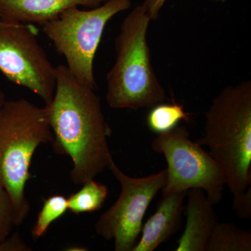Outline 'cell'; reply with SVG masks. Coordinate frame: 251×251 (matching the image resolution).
<instances>
[{"mask_svg":"<svg viewBox=\"0 0 251 251\" xmlns=\"http://www.w3.org/2000/svg\"><path fill=\"white\" fill-rule=\"evenodd\" d=\"M46 105L54 150L72 160L73 182L82 185L95 179L113 159L108 145L112 130L95 89L77 81L61 64L57 67L53 98Z\"/></svg>","mask_w":251,"mask_h":251,"instance_id":"cell-1","label":"cell"},{"mask_svg":"<svg viewBox=\"0 0 251 251\" xmlns=\"http://www.w3.org/2000/svg\"><path fill=\"white\" fill-rule=\"evenodd\" d=\"M204 135L198 141L224 173L234 197L251 184V82L229 85L214 98L205 114Z\"/></svg>","mask_w":251,"mask_h":251,"instance_id":"cell-2","label":"cell"},{"mask_svg":"<svg viewBox=\"0 0 251 251\" xmlns=\"http://www.w3.org/2000/svg\"><path fill=\"white\" fill-rule=\"evenodd\" d=\"M53 140L48 107H39L27 99L6 100L0 111V185L9 196L16 227L29 214L25 197L30 179L31 159L41 144Z\"/></svg>","mask_w":251,"mask_h":251,"instance_id":"cell-3","label":"cell"},{"mask_svg":"<svg viewBox=\"0 0 251 251\" xmlns=\"http://www.w3.org/2000/svg\"><path fill=\"white\" fill-rule=\"evenodd\" d=\"M151 18L143 4L124 20L115 41L116 59L107 74V103L113 109H150L168 100L151 62L147 34Z\"/></svg>","mask_w":251,"mask_h":251,"instance_id":"cell-4","label":"cell"},{"mask_svg":"<svg viewBox=\"0 0 251 251\" xmlns=\"http://www.w3.org/2000/svg\"><path fill=\"white\" fill-rule=\"evenodd\" d=\"M130 0H109L98 7L82 10L73 6L41 25L67 67L81 83L97 87L94 60L104 29L114 16L131 7Z\"/></svg>","mask_w":251,"mask_h":251,"instance_id":"cell-5","label":"cell"},{"mask_svg":"<svg viewBox=\"0 0 251 251\" xmlns=\"http://www.w3.org/2000/svg\"><path fill=\"white\" fill-rule=\"evenodd\" d=\"M155 152L166 158L167 181L161 190L166 196L175 192L202 189L214 205L223 199L226 178L217 162L198 142L190 139L186 127L158 135L151 143Z\"/></svg>","mask_w":251,"mask_h":251,"instance_id":"cell-6","label":"cell"},{"mask_svg":"<svg viewBox=\"0 0 251 251\" xmlns=\"http://www.w3.org/2000/svg\"><path fill=\"white\" fill-rule=\"evenodd\" d=\"M108 168L121 185V192L96 223V233L106 240H114L115 251H133L149 206L166 184L167 170L144 177H132L123 173L113 159Z\"/></svg>","mask_w":251,"mask_h":251,"instance_id":"cell-7","label":"cell"},{"mask_svg":"<svg viewBox=\"0 0 251 251\" xmlns=\"http://www.w3.org/2000/svg\"><path fill=\"white\" fill-rule=\"evenodd\" d=\"M37 35L35 25L6 23L0 26V72L49 105L55 91L57 67L50 61Z\"/></svg>","mask_w":251,"mask_h":251,"instance_id":"cell-8","label":"cell"},{"mask_svg":"<svg viewBox=\"0 0 251 251\" xmlns=\"http://www.w3.org/2000/svg\"><path fill=\"white\" fill-rule=\"evenodd\" d=\"M186 196V226L175 251H205L208 241L219 222L214 205L202 189L189 190Z\"/></svg>","mask_w":251,"mask_h":251,"instance_id":"cell-9","label":"cell"},{"mask_svg":"<svg viewBox=\"0 0 251 251\" xmlns=\"http://www.w3.org/2000/svg\"><path fill=\"white\" fill-rule=\"evenodd\" d=\"M187 192L163 196L156 211L142 227L138 242L133 251H153L179 230Z\"/></svg>","mask_w":251,"mask_h":251,"instance_id":"cell-10","label":"cell"},{"mask_svg":"<svg viewBox=\"0 0 251 251\" xmlns=\"http://www.w3.org/2000/svg\"><path fill=\"white\" fill-rule=\"evenodd\" d=\"M109 0H0L4 22L43 25L73 6L98 7Z\"/></svg>","mask_w":251,"mask_h":251,"instance_id":"cell-11","label":"cell"},{"mask_svg":"<svg viewBox=\"0 0 251 251\" xmlns=\"http://www.w3.org/2000/svg\"><path fill=\"white\" fill-rule=\"evenodd\" d=\"M251 232L231 223L218 222L205 251H251Z\"/></svg>","mask_w":251,"mask_h":251,"instance_id":"cell-12","label":"cell"},{"mask_svg":"<svg viewBox=\"0 0 251 251\" xmlns=\"http://www.w3.org/2000/svg\"><path fill=\"white\" fill-rule=\"evenodd\" d=\"M191 114L185 111L184 106L177 102L157 104L150 109L147 116V125L150 130L159 135L171 131L181 121L189 122Z\"/></svg>","mask_w":251,"mask_h":251,"instance_id":"cell-13","label":"cell"},{"mask_svg":"<svg viewBox=\"0 0 251 251\" xmlns=\"http://www.w3.org/2000/svg\"><path fill=\"white\" fill-rule=\"evenodd\" d=\"M82 185L80 191L67 198L68 210L75 214L99 210L108 197V187L94 179Z\"/></svg>","mask_w":251,"mask_h":251,"instance_id":"cell-14","label":"cell"},{"mask_svg":"<svg viewBox=\"0 0 251 251\" xmlns=\"http://www.w3.org/2000/svg\"><path fill=\"white\" fill-rule=\"evenodd\" d=\"M67 210V198L64 196L55 195L46 199L31 230L33 239L37 240L42 237L50 225L64 215Z\"/></svg>","mask_w":251,"mask_h":251,"instance_id":"cell-15","label":"cell"},{"mask_svg":"<svg viewBox=\"0 0 251 251\" xmlns=\"http://www.w3.org/2000/svg\"><path fill=\"white\" fill-rule=\"evenodd\" d=\"M16 227V214L9 196L0 185V243L2 242Z\"/></svg>","mask_w":251,"mask_h":251,"instance_id":"cell-16","label":"cell"},{"mask_svg":"<svg viewBox=\"0 0 251 251\" xmlns=\"http://www.w3.org/2000/svg\"><path fill=\"white\" fill-rule=\"evenodd\" d=\"M232 208L241 219H248L251 216V187L240 196L234 197Z\"/></svg>","mask_w":251,"mask_h":251,"instance_id":"cell-17","label":"cell"},{"mask_svg":"<svg viewBox=\"0 0 251 251\" xmlns=\"http://www.w3.org/2000/svg\"><path fill=\"white\" fill-rule=\"evenodd\" d=\"M29 247L23 242L18 234L6 238L0 243V251H29Z\"/></svg>","mask_w":251,"mask_h":251,"instance_id":"cell-18","label":"cell"},{"mask_svg":"<svg viewBox=\"0 0 251 251\" xmlns=\"http://www.w3.org/2000/svg\"><path fill=\"white\" fill-rule=\"evenodd\" d=\"M166 1L167 0H145L143 4L146 8L148 14L151 21L158 18L162 8L164 6ZM211 1L226 2V1H229V0H211Z\"/></svg>","mask_w":251,"mask_h":251,"instance_id":"cell-19","label":"cell"},{"mask_svg":"<svg viewBox=\"0 0 251 251\" xmlns=\"http://www.w3.org/2000/svg\"><path fill=\"white\" fill-rule=\"evenodd\" d=\"M5 101H6V97H5V94L2 91L0 90V111H1V109L2 108Z\"/></svg>","mask_w":251,"mask_h":251,"instance_id":"cell-20","label":"cell"},{"mask_svg":"<svg viewBox=\"0 0 251 251\" xmlns=\"http://www.w3.org/2000/svg\"><path fill=\"white\" fill-rule=\"evenodd\" d=\"M7 23V22H4V21H0V26H2V25H4L5 24H6V23Z\"/></svg>","mask_w":251,"mask_h":251,"instance_id":"cell-21","label":"cell"}]
</instances>
